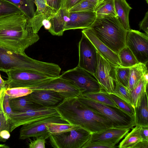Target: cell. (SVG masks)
Segmentation results:
<instances>
[{"mask_svg": "<svg viewBox=\"0 0 148 148\" xmlns=\"http://www.w3.org/2000/svg\"><path fill=\"white\" fill-rule=\"evenodd\" d=\"M48 6L58 11L63 8L64 0H46Z\"/></svg>", "mask_w": 148, "mask_h": 148, "instance_id": "obj_42", "label": "cell"}, {"mask_svg": "<svg viewBox=\"0 0 148 148\" xmlns=\"http://www.w3.org/2000/svg\"><path fill=\"white\" fill-rule=\"evenodd\" d=\"M126 45L139 63L147 64L148 61L147 35L131 29L127 32Z\"/></svg>", "mask_w": 148, "mask_h": 148, "instance_id": "obj_13", "label": "cell"}, {"mask_svg": "<svg viewBox=\"0 0 148 148\" xmlns=\"http://www.w3.org/2000/svg\"><path fill=\"white\" fill-rule=\"evenodd\" d=\"M32 101L42 106L57 105L63 98L56 92L50 90H36L27 95Z\"/></svg>", "mask_w": 148, "mask_h": 148, "instance_id": "obj_17", "label": "cell"}, {"mask_svg": "<svg viewBox=\"0 0 148 148\" xmlns=\"http://www.w3.org/2000/svg\"><path fill=\"white\" fill-rule=\"evenodd\" d=\"M90 27L99 40L117 54L126 46L127 31L118 17L96 18Z\"/></svg>", "mask_w": 148, "mask_h": 148, "instance_id": "obj_3", "label": "cell"}, {"mask_svg": "<svg viewBox=\"0 0 148 148\" xmlns=\"http://www.w3.org/2000/svg\"><path fill=\"white\" fill-rule=\"evenodd\" d=\"M83 96L98 102L108 105L117 107L114 102L103 90L95 92L82 94Z\"/></svg>", "mask_w": 148, "mask_h": 148, "instance_id": "obj_29", "label": "cell"}, {"mask_svg": "<svg viewBox=\"0 0 148 148\" xmlns=\"http://www.w3.org/2000/svg\"><path fill=\"white\" fill-rule=\"evenodd\" d=\"M49 19L51 23V27L48 31L53 35H63L65 26L69 20L68 11L62 8Z\"/></svg>", "mask_w": 148, "mask_h": 148, "instance_id": "obj_18", "label": "cell"}, {"mask_svg": "<svg viewBox=\"0 0 148 148\" xmlns=\"http://www.w3.org/2000/svg\"><path fill=\"white\" fill-rule=\"evenodd\" d=\"M148 73H147L142 77L136 86L130 92L134 108L139 104L143 93L147 91L148 82Z\"/></svg>", "mask_w": 148, "mask_h": 148, "instance_id": "obj_25", "label": "cell"}, {"mask_svg": "<svg viewBox=\"0 0 148 148\" xmlns=\"http://www.w3.org/2000/svg\"><path fill=\"white\" fill-rule=\"evenodd\" d=\"M10 132L9 130H3L0 133V141L5 142L10 137Z\"/></svg>", "mask_w": 148, "mask_h": 148, "instance_id": "obj_46", "label": "cell"}, {"mask_svg": "<svg viewBox=\"0 0 148 148\" xmlns=\"http://www.w3.org/2000/svg\"><path fill=\"white\" fill-rule=\"evenodd\" d=\"M97 51L90 40L82 33L78 44L79 62L77 66L93 76L97 65Z\"/></svg>", "mask_w": 148, "mask_h": 148, "instance_id": "obj_12", "label": "cell"}, {"mask_svg": "<svg viewBox=\"0 0 148 148\" xmlns=\"http://www.w3.org/2000/svg\"><path fill=\"white\" fill-rule=\"evenodd\" d=\"M50 123H68L59 114L25 124L20 129L19 139L42 136L46 139L50 136L47 125Z\"/></svg>", "mask_w": 148, "mask_h": 148, "instance_id": "obj_11", "label": "cell"}, {"mask_svg": "<svg viewBox=\"0 0 148 148\" xmlns=\"http://www.w3.org/2000/svg\"><path fill=\"white\" fill-rule=\"evenodd\" d=\"M9 104L13 112H18L29 108L40 106L32 101L27 95L10 98Z\"/></svg>", "mask_w": 148, "mask_h": 148, "instance_id": "obj_23", "label": "cell"}, {"mask_svg": "<svg viewBox=\"0 0 148 148\" xmlns=\"http://www.w3.org/2000/svg\"><path fill=\"white\" fill-rule=\"evenodd\" d=\"M94 12L96 18L118 17L115 9L114 0H104L95 7Z\"/></svg>", "mask_w": 148, "mask_h": 148, "instance_id": "obj_22", "label": "cell"}, {"mask_svg": "<svg viewBox=\"0 0 148 148\" xmlns=\"http://www.w3.org/2000/svg\"><path fill=\"white\" fill-rule=\"evenodd\" d=\"M57 12L51 8L44 13L34 14L33 17L27 20V26L31 27L34 33H37L43 26V21L48 19Z\"/></svg>", "mask_w": 148, "mask_h": 148, "instance_id": "obj_26", "label": "cell"}, {"mask_svg": "<svg viewBox=\"0 0 148 148\" xmlns=\"http://www.w3.org/2000/svg\"><path fill=\"white\" fill-rule=\"evenodd\" d=\"M140 127L136 125L132 128V131L128 133L124 138L119 143V148H133L138 142L142 140L140 134Z\"/></svg>", "mask_w": 148, "mask_h": 148, "instance_id": "obj_24", "label": "cell"}, {"mask_svg": "<svg viewBox=\"0 0 148 148\" xmlns=\"http://www.w3.org/2000/svg\"><path fill=\"white\" fill-rule=\"evenodd\" d=\"M111 94L119 97L134 107L130 93L129 92L127 88L117 81L116 83L114 91Z\"/></svg>", "mask_w": 148, "mask_h": 148, "instance_id": "obj_33", "label": "cell"}, {"mask_svg": "<svg viewBox=\"0 0 148 148\" xmlns=\"http://www.w3.org/2000/svg\"><path fill=\"white\" fill-rule=\"evenodd\" d=\"M82 102L109 120L113 127L132 129L136 126L135 118L125 113L117 107L102 103L86 98L81 94L77 97Z\"/></svg>", "mask_w": 148, "mask_h": 148, "instance_id": "obj_4", "label": "cell"}, {"mask_svg": "<svg viewBox=\"0 0 148 148\" xmlns=\"http://www.w3.org/2000/svg\"><path fill=\"white\" fill-rule=\"evenodd\" d=\"M3 130L10 131L9 119L4 112L2 103L1 95L0 92V133Z\"/></svg>", "mask_w": 148, "mask_h": 148, "instance_id": "obj_37", "label": "cell"}, {"mask_svg": "<svg viewBox=\"0 0 148 148\" xmlns=\"http://www.w3.org/2000/svg\"><path fill=\"white\" fill-rule=\"evenodd\" d=\"M0 147L8 148L9 147L5 144H0Z\"/></svg>", "mask_w": 148, "mask_h": 148, "instance_id": "obj_51", "label": "cell"}, {"mask_svg": "<svg viewBox=\"0 0 148 148\" xmlns=\"http://www.w3.org/2000/svg\"><path fill=\"white\" fill-rule=\"evenodd\" d=\"M116 147L114 145L110 143L94 142L86 143L82 148H114Z\"/></svg>", "mask_w": 148, "mask_h": 148, "instance_id": "obj_40", "label": "cell"}, {"mask_svg": "<svg viewBox=\"0 0 148 148\" xmlns=\"http://www.w3.org/2000/svg\"><path fill=\"white\" fill-rule=\"evenodd\" d=\"M148 101L147 92L143 94L138 105L134 108L136 126H148Z\"/></svg>", "mask_w": 148, "mask_h": 148, "instance_id": "obj_19", "label": "cell"}, {"mask_svg": "<svg viewBox=\"0 0 148 148\" xmlns=\"http://www.w3.org/2000/svg\"><path fill=\"white\" fill-rule=\"evenodd\" d=\"M114 7L119 20L127 31L131 29L129 24V16L132 8L126 0H114Z\"/></svg>", "mask_w": 148, "mask_h": 148, "instance_id": "obj_20", "label": "cell"}, {"mask_svg": "<svg viewBox=\"0 0 148 148\" xmlns=\"http://www.w3.org/2000/svg\"><path fill=\"white\" fill-rule=\"evenodd\" d=\"M118 55L122 66L130 67L139 63L132 52L126 46L121 50Z\"/></svg>", "mask_w": 148, "mask_h": 148, "instance_id": "obj_28", "label": "cell"}, {"mask_svg": "<svg viewBox=\"0 0 148 148\" xmlns=\"http://www.w3.org/2000/svg\"><path fill=\"white\" fill-rule=\"evenodd\" d=\"M140 30H143L145 34H148V11L146 13L144 17L139 24Z\"/></svg>", "mask_w": 148, "mask_h": 148, "instance_id": "obj_43", "label": "cell"}, {"mask_svg": "<svg viewBox=\"0 0 148 148\" xmlns=\"http://www.w3.org/2000/svg\"><path fill=\"white\" fill-rule=\"evenodd\" d=\"M140 127V134L142 140L148 141V126Z\"/></svg>", "mask_w": 148, "mask_h": 148, "instance_id": "obj_45", "label": "cell"}, {"mask_svg": "<svg viewBox=\"0 0 148 148\" xmlns=\"http://www.w3.org/2000/svg\"><path fill=\"white\" fill-rule=\"evenodd\" d=\"M7 86L3 88L1 90L2 103L3 111L8 119L11 115L13 113L9 104V96L5 92V89Z\"/></svg>", "mask_w": 148, "mask_h": 148, "instance_id": "obj_38", "label": "cell"}, {"mask_svg": "<svg viewBox=\"0 0 148 148\" xmlns=\"http://www.w3.org/2000/svg\"><path fill=\"white\" fill-rule=\"evenodd\" d=\"M130 129L126 128L110 127L92 133L87 143L102 142L115 145L128 133Z\"/></svg>", "mask_w": 148, "mask_h": 148, "instance_id": "obj_14", "label": "cell"}, {"mask_svg": "<svg viewBox=\"0 0 148 148\" xmlns=\"http://www.w3.org/2000/svg\"><path fill=\"white\" fill-rule=\"evenodd\" d=\"M33 140H30L28 144L29 148H45L46 139L42 136L35 137Z\"/></svg>", "mask_w": 148, "mask_h": 148, "instance_id": "obj_41", "label": "cell"}, {"mask_svg": "<svg viewBox=\"0 0 148 148\" xmlns=\"http://www.w3.org/2000/svg\"><path fill=\"white\" fill-rule=\"evenodd\" d=\"M6 86L5 81L2 78L0 75V92L1 90Z\"/></svg>", "mask_w": 148, "mask_h": 148, "instance_id": "obj_49", "label": "cell"}, {"mask_svg": "<svg viewBox=\"0 0 148 148\" xmlns=\"http://www.w3.org/2000/svg\"><path fill=\"white\" fill-rule=\"evenodd\" d=\"M16 13H23L20 9L14 5L7 1L0 0V16Z\"/></svg>", "mask_w": 148, "mask_h": 148, "instance_id": "obj_34", "label": "cell"}, {"mask_svg": "<svg viewBox=\"0 0 148 148\" xmlns=\"http://www.w3.org/2000/svg\"><path fill=\"white\" fill-rule=\"evenodd\" d=\"M130 67L115 66V72L116 81L127 88L128 86Z\"/></svg>", "mask_w": 148, "mask_h": 148, "instance_id": "obj_32", "label": "cell"}, {"mask_svg": "<svg viewBox=\"0 0 148 148\" xmlns=\"http://www.w3.org/2000/svg\"><path fill=\"white\" fill-rule=\"evenodd\" d=\"M60 76L81 89L83 91L82 94L97 92L103 90L99 82L92 74L77 66L63 71Z\"/></svg>", "mask_w": 148, "mask_h": 148, "instance_id": "obj_8", "label": "cell"}, {"mask_svg": "<svg viewBox=\"0 0 148 148\" xmlns=\"http://www.w3.org/2000/svg\"><path fill=\"white\" fill-rule=\"evenodd\" d=\"M78 125L69 123H50L47 125V129L50 135L78 129Z\"/></svg>", "mask_w": 148, "mask_h": 148, "instance_id": "obj_30", "label": "cell"}, {"mask_svg": "<svg viewBox=\"0 0 148 148\" xmlns=\"http://www.w3.org/2000/svg\"><path fill=\"white\" fill-rule=\"evenodd\" d=\"M58 115L54 106H38L21 112H13L9 118L10 132L24 124Z\"/></svg>", "mask_w": 148, "mask_h": 148, "instance_id": "obj_5", "label": "cell"}, {"mask_svg": "<svg viewBox=\"0 0 148 148\" xmlns=\"http://www.w3.org/2000/svg\"><path fill=\"white\" fill-rule=\"evenodd\" d=\"M8 76L4 80L7 88L34 87L52 78L35 71L25 69L10 71L5 72Z\"/></svg>", "mask_w": 148, "mask_h": 148, "instance_id": "obj_7", "label": "cell"}, {"mask_svg": "<svg viewBox=\"0 0 148 148\" xmlns=\"http://www.w3.org/2000/svg\"><path fill=\"white\" fill-rule=\"evenodd\" d=\"M148 148V141L143 140L138 142L133 148Z\"/></svg>", "mask_w": 148, "mask_h": 148, "instance_id": "obj_47", "label": "cell"}, {"mask_svg": "<svg viewBox=\"0 0 148 148\" xmlns=\"http://www.w3.org/2000/svg\"><path fill=\"white\" fill-rule=\"evenodd\" d=\"M106 93L119 109L129 116L135 118V109L132 106L116 96Z\"/></svg>", "mask_w": 148, "mask_h": 148, "instance_id": "obj_31", "label": "cell"}, {"mask_svg": "<svg viewBox=\"0 0 148 148\" xmlns=\"http://www.w3.org/2000/svg\"><path fill=\"white\" fill-rule=\"evenodd\" d=\"M82 0H64L63 8L69 10L71 8Z\"/></svg>", "mask_w": 148, "mask_h": 148, "instance_id": "obj_44", "label": "cell"}, {"mask_svg": "<svg viewBox=\"0 0 148 148\" xmlns=\"http://www.w3.org/2000/svg\"><path fill=\"white\" fill-rule=\"evenodd\" d=\"M49 18L45 19L43 21V26H44L45 28L46 29L48 30V31L50 29L51 27V23Z\"/></svg>", "mask_w": 148, "mask_h": 148, "instance_id": "obj_48", "label": "cell"}, {"mask_svg": "<svg viewBox=\"0 0 148 148\" xmlns=\"http://www.w3.org/2000/svg\"><path fill=\"white\" fill-rule=\"evenodd\" d=\"M19 69L35 71L51 78L59 76L61 70L56 64L37 60L25 53L16 52L0 46V71L5 72Z\"/></svg>", "mask_w": 148, "mask_h": 148, "instance_id": "obj_2", "label": "cell"}, {"mask_svg": "<svg viewBox=\"0 0 148 148\" xmlns=\"http://www.w3.org/2000/svg\"><path fill=\"white\" fill-rule=\"evenodd\" d=\"M3 0L9 2L18 7L28 20L32 18L34 15L35 11L34 0Z\"/></svg>", "mask_w": 148, "mask_h": 148, "instance_id": "obj_27", "label": "cell"}, {"mask_svg": "<svg viewBox=\"0 0 148 148\" xmlns=\"http://www.w3.org/2000/svg\"><path fill=\"white\" fill-rule=\"evenodd\" d=\"M92 133L80 127L60 133L51 135L50 142L55 148H82L89 140Z\"/></svg>", "mask_w": 148, "mask_h": 148, "instance_id": "obj_6", "label": "cell"}, {"mask_svg": "<svg viewBox=\"0 0 148 148\" xmlns=\"http://www.w3.org/2000/svg\"><path fill=\"white\" fill-rule=\"evenodd\" d=\"M69 20L65 26L64 31L70 29H84L89 28L96 19L94 12H69Z\"/></svg>", "mask_w": 148, "mask_h": 148, "instance_id": "obj_16", "label": "cell"}, {"mask_svg": "<svg viewBox=\"0 0 148 148\" xmlns=\"http://www.w3.org/2000/svg\"><path fill=\"white\" fill-rule=\"evenodd\" d=\"M148 70L146 64L139 63L130 67L128 86L127 89L130 93L136 86L142 77Z\"/></svg>", "mask_w": 148, "mask_h": 148, "instance_id": "obj_21", "label": "cell"}, {"mask_svg": "<svg viewBox=\"0 0 148 148\" xmlns=\"http://www.w3.org/2000/svg\"><path fill=\"white\" fill-rule=\"evenodd\" d=\"M34 1L37 7L34 14L44 13L51 9L47 5L46 0H34Z\"/></svg>", "mask_w": 148, "mask_h": 148, "instance_id": "obj_39", "label": "cell"}, {"mask_svg": "<svg viewBox=\"0 0 148 148\" xmlns=\"http://www.w3.org/2000/svg\"><path fill=\"white\" fill-rule=\"evenodd\" d=\"M95 4L90 0H82L71 8L69 12L92 11L94 12Z\"/></svg>", "mask_w": 148, "mask_h": 148, "instance_id": "obj_36", "label": "cell"}, {"mask_svg": "<svg viewBox=\"0 0 148 148\" xmlns=\"http://www.w3.org/2000/svg\"><path fill=\"white\" fill-rule=\"evenodd\" d=\"M97 65L93 76L100 84L102 90L112 94L114 91L116 80L115 67L97 51Z\"/></svg>", "mask_w": 148, "mask_h": 148, "instance_id": "obj_10", "label": "cell"}, {"mask_svg": "<svg viewBox=\"0 0 148 148\" xmlns=\"http://www.w3.org/2000/svg\"><path fill=\"white\" fill-rule=\"evenodd\" d=\"M33 90L28 88H5V92L10 98L26 96L33 92Z\"/></svg>", "mask_w": 148, "mask_h": 148, "instance_id": "obj_35", "label": "cell"}, {"mask_svg": "<svg viewBox=\"0 0 148 148\" xmlns=\"http://www.w3.org/2000/svg\"><path fill=\"white\" fill-rule=\"evenodd\" d=\"M23 13L0 16V46L16 52L25 53L26 49L37 42V33L27 26Z\"/></svg>", "mask_w": 148, "mask_h": 148, "instance_id": "obj_1", "label": "cell"}, {"mask_svg": "<svg viewBox=\"0 0 148 148\" xmlns=\"http://www.w3.org/2000/svg\"><path fill=\"white\" fill-rule=\"evenodd\" d=\"M94 45L97 52L115 66H121L118 55L114 52L99 40L92 29L89 27L82 31Z\"/></svg>", "mask_w": 148, "mask_h": 148, "instance_id": "obj_15", "label": "cell"}, {"mask_svg": "<svg viewBox=\"0 0 148 148\" xmlns=\"http://www.w3.org/2000/svg\"><path fill=\"white\" fill-rule=\"evenodd\" d=\"M93 2L95 4V7L99 4L104 0H90Z\"/></svg>", "mask_w": 148, "mask_h": 148, "instance_id": "obj_50", "label": "cell"}, {"mask_svg": "<svg viewBox=\"0 0 148 148\" xmlns=\"http://www.w3.org/2000/svg\"><path fill=\"white\" fill-rule=\"evenodd\" d=\"M29 88L33 90H51L58 93L64 99L77 97L83 92L79 87L60 76Z\"/></svg>", "mask_w": 148, "mask_h": 148, "instance_id": "obj_9", "label": "cell"}]
</instances>
